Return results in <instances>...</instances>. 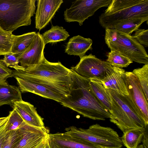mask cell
<instances>
[{"instance_id":"1","label":"cell","mask_w":148,"mask_h":148,"mask_svg":"<svg viewBox=\"0 0 148 148\" xmlns=\"http://www.w3.org/2000/svg\"><path fill=\"white\" fill-rule=\"evenodd\" d=\"M72 85L70 95L60 103L83 116L96 120L110 119L109 110L92 92L90 87V79L77 74L72 69Z\"/></svg>"},{"instance_id":"2","label":"cell","mask_w":148,"mask_h":148,"mask_svg":"<svg viewBox=\"0 0 148 148\" xmlns=\"http://www.w3.org/2000/svg\"><path fill=\"white\" fill-rule=\"evenodd\" d=\"M12 77H17L40 83L57 91L65 98L71 90V71L59 62H51L45 57L39 64L13 70Z\"/></svg>"},{"instance_id":"3","label":"cell","mask_w":148,"mask_h":148,"mask_svg":"<svg viewBox=\"0 0 148 148\" xmlns=\"http://www.w3.org/2000/svg\"><path fill=\"white\" fill-rule=\"evenodd\" d=\"M111 109L110 120L124 133L133 129H145L147 126L143 114L129 94L125 95L106 89Z\"/></svg>"},{"instance_id":"4","label":"cell","mask_w":148,"mask_h":148,"mask_svg":"<svg viewBox=\"0 0 148 148\" xmlns=\"http://www.w3.org/2000/svg\"><path fill=\"white\" fill-rule=\"evenodd\" d=\"M36 0H0V27L12 32L30 25L35 13Z\"/></svg>"},{"instance_id":"5","label":"cell","mask_w":148,"mask_h":148,"mask_svg":"<svg viewBox=\"0 0 148 148\" xmlns=\"http://www.w3.org/2000/svg\"><path fill=\"white\" fill-rule=\"evenodd\" d=\"M148 18V0H112L99 22L104 29L112 24L126 19Z\"/></svg>"},{"instance_id":"6","label":"cell","mask_w":148,"mask_h":148,"mask_svg":"<svg viewBox=\"0 0 148 148\" xmlns=\"http://www.w3.org/2000/svg\"><path fill=\"white\" fill-rule=\"evenodd\" d=\"M104 38L111 51H116L133 62L148 64V55L144 47L133 36L115 29H106Z\"/></svg>"},{"instance_id":"7","label":"cell","mask_w":148,"mask_h":148,"mask_svg":"<svg viewBox=\"0 0 148 148\" xmlns=\"http://www.w3.org/2000/svg\"><path fill=\"white\" fill-rule=\"evenodd\" d=\"M65 133L75 138L90 143L102 148H121L120 138L114 129L98 124L87 129L71 126L66 128Z\"/></svg>"},{"instance_id":"8","label":"cell","mask_w":148,"mask_h":148,"mask_svg":"<svg viewBox=\"0 0 148 148\" xmlns=\"http://www.w3.org/2000/svg\"><path fill=\"white\" fill-rule=\"evenodd\" d=\"M114 67L108 62L90 54L83 57L75 66L71 68L82 77L101 80L111 73Z\"/></svg>"},{"instance_id":"9","label":"cell","mask_w":148,"mask_h":148,"mask_svg":"<svg viewBox=\"0 0 148 148\" xmlns=\"http://www.w3.org/2000/svg\"><path fill=\"white\" fill-rule=\"evenodd\" d=\"M112 0H76L72 2L70 7L66 9L64 13L66 22L76 21L79 25L90 16H93L100 8L107 7Z\"/></svg>"},{"instance_id":"10","label":"cell","mask_w":148,"mask_h":148,"mask_svg":"<svg viewBox=\"0 0 148 148\" xmlns=\"http://www.w3.org/2000/svg\"><path fill=\"white\" fill-rule=\"evenodd\" d=\"M125 81L129 94L143 114L146 124L148 125V101L138 78L132 72H125Z\"/></svg>"},{"instance_id":"11","label":"cell","mask_w":148,"mask_h":148,"mask_svg":"<svg viewBox=\"0 0 148 148\" xmlns=\"http://www.w3.org/2000/svg\"><path fill=\"white\" fill-rule=\"evenodd\" d=\"M22 93L30 92L61 103L66 98L55 90L34 81L14 77Z\"/></svg>"},{"instance_id":"12","label":"cell","mask_w":148,"mask_h":148,"mask_svg":"<svg viewBox=\"0 0 148 148\" xmlns=\"http://www.w3.org/2000/svg\"><path fill=\"white\" fill-rule=\"evenodd\" d=\"M45 45L41 34L37 32L30 46L18 57L20 66L25 68L40 63L45 58Z\"/></svg>"},{"instance_id":"13","label":"cell","mask_w":148,"mask_h":148,"mask_svg":"<svg viewBox=\"0 0 148 148\" xmlns=\"http://www.w3.org/2000/svg\"><path fill=\"white\" fill-rule=\"evenodd\" d=\"M37 1L35 28L40 30L51 21L63 1L62 0H38Z\"/></svg>"},{"instance_id":"14","label":"cell","mask_w":148,"mask_h":148,"mask_svg":"<svg viewBox=\"0 0 148 148\" xmlns=\"http://www.w3.org/2000/svg\"><path fill=\"white\" fill-rule=\"evenodd\" d=\"M47 141L51 148H102L73 137L65 132L49 134Z\"/></svg>"},{"instance_id":"15","label":"cell","mask_w":148,"mask_h":148,"mask_svg":"<svg viewBox=\"0 0 148 148\" xmlns=\"http://www.w3.org/2000/svg\"><path fill=\"white\" fill-rule=\"evenodd\" d=\"M23 128L22 138L14 148H34L47 139L49 134L45 127L39 128L26 123Z\"/></svg>"},{"instance_id":"16","label":"cell","mask_w":148,"mask_h":148,"mask_svg":"<svg viewBox=\"0 0 148 148\" xmlns=\"http://www.w3.org/2000/svg\"><path fill=\"white\" fill-rule=\"evenodd\" d=\"M125 72L123 69L114 66V71L102 79H91L99 82L106 89L128 95L129 93L125 81Z\"/></svg>"},{"instance_id":"17","label":"cell","mask_w":148,"mask_h":148,"mask_svg":"<svg viewBox=\"0 0 148 148\" xmlns=\"http://www.w3.org/2000/svg\"><path fill=\"white\" fill-rule=\"evenodd\" d=\"M12 106L26 124L37 127H45L43 119L38 114L36 108L32 104L22 100L16 102Z\"/></svg>"},{"instance_id":"18","label":"cell","mask_w":148,"mask_h":148,"mask_svg":"<svg viewBox=\"0 0 148 148\" xmlns=\"http://www.w3.org/2000/svg\"><path fill=\"white\" fill-rule=\"evenodd\" d=\"M92 40L80 35L70 38L67 43L65 52L68 54L79 56L81 59L88 50L92 49Z\"/></svg>"},{"instance_id":"19","label":"cell","mask_w":148,"mask_h":148,"mask_svg":"<svg viewBox=\"0 0 148 148\" xmlns=\"http://www.w3.org/2000/svg\"><path fill=\"white\" fill-rule=\"evenodd\" d=\"M22 100L18 87L9 84L7 81L0 83V106L5 104L12 106Z\"/></svg>"},{"instance_id":"20","label":"cell","mask_w":148,"mask_h":148,"mask_svg":"<svg viewBox=\"0 0 148 148\" xmlns=\"http://www.w3.org/2000/svg\"><path fill=\"white\" fill-rule=\"evenodd\" d=\"M36 34L31 32L18 36L13 34L11 53L18 57L21 55L30 46Z\"/></svg>"},{"instance_id":"21","label":"cell","mask_w":148,"mask_h":148,"mask_svg":"<svg viewBox=\"0 0 148 148\" xmlns=\"http://www.w3.org/2000/svg\"><path fill=\"white\" fill-rule=\"evenodd\" d=\"M148 21V18L129 19L110 24L105 29H115L130 35L139 29L143 23Z\"/></svg>"},{"instance_id":"22","label":"cell","mask_w":148,"mask_h":148,"mask_svg":"<svg viewBox=\"0 0 148 148\" xmlns=\"http://www.w3.org/2000/svg\"><path fill=\"white\" fill-rule=\"evenodd\" d=\"M45 44L55 43L66 40L69 36L68 32L63 27L51 26V28L41 34Z\"/></svg>"},{"instance_id":"23","label":"cell","mask_w":148,"mask_h":148,"mask_svg":"<svg viewBox=\"0 0 148 148\" xmlns=\"http://www.w3.org/2000/svg\"><path fill=\"white\" fill-rule=\"evenodd\" d=\"M145 130L133 129L123 133L120 138L122 144L127 148H137L142 142Z\"/></svg>"},{"instance_id":"24","label":"cell","mask_w":148,"mask_h":148,"mask_svg":"<svg viewBox=\"0 0 148 148\" xmlns=\"http://www.w3.org/2000/svg\"><path fill=\"white\" fill-rule=\"evenodd\" d=\"M90 79L89 85L91 90L110 112L111 109V102L106 89L99 82Z\"/></svg>"},{"instance_id":"25","label":"cell","mask_w":148,"mask_h":148,"mask_svg":"<svg viewBox=\"0 0 148 148\" xmlns=\"http://www.w3.org/2000/svg\"><path fill=\"white\" fill-rule=\"evenodd\" d=\"M107 56L106 61L111 66L118 68L127 67L133 62L128 58L114 51L108 53Z\"/></svg>"},{"instance_id":"26","label":"cell","mask_w":148,"mask_h":148,"mask_svg":"<svg viewBox=\"0 0 148 148\" xmlns=\"http://www.w3.org/2000/svg\"><path fill=\"white\" fill-rule=\"evenodd\" d=\"M13 35L12 32L5 31L0 27V55L11 53Z\"/></svg>"},{"instance_id":"27","label":"cell","mask_w":148,"mask_h":148,"mask_svg":"<svg viewBox=\"0 0 148 148\" xmlns=\"http://www.w3.org/2000/svg\"><path fill=\"white\" fill-rule=\"evenodd\" d=\"M138 78L147 100L148 101V64L134 69L132 72Z\"/></svg>"},{"instance_id":"28","label":"cell","mask_w":148,"mask_h":148,"mask_svg":"<svg viewBox=\"0 0 148 148\" xmlns=\"http://www.w3.org/2000/svg\"><path fill=\"white\" fill-rule=\"evenodd\" d=\"M23 127L20 129L8 132L1 148H14L22 138L23 133Z\"/></svg>"},{"instance_id":"29","label":"cell","mask_w":148,"mask_h":148,"mask_svg":"<svg viewBox=\"0 0 148 148\" xmlns=\"http://www.w3.org/2000/svg\"><path fill=\"white\" fill-rule=\"evenodd\" d=\"M8 120V131L20 129L26 124L14 109L10 111Z\"/></svg>"},{"instance_id":"30","label":"cell","mask_w":148,"mask_h":148,"mask_svg":"<svg viewBox=\"0 0 148 148\" xmlns=\"http://www.w3.org/2000/svg\"><path fill=\"white\" fill-rule=\"evenodd\" d=\"M2 60L7 67L13 68L15 70H23L25 69V68L18 64L19 62L18 57L12 53L5 54Z\"/></svg>"},{"instance_id":"31","label":"cell","mask_w":148,"mask_h":148,"mask_svg":"<svg viewBox=\"0 0 148 148\" xmlns=\"http://www.w3.org/2000/svg\"><path fill=\"white\" fill-rule=\"evenodd\" d=\"M133 37L141 45L148 46V29H138L135 31Z\"/></svg>"},{"instance_id":"32","label":"cell","mask_w":148,"mask_h":148,"mask_svg":"<svg viewBox=\"0 0 148 148\" xmlns=\"http://www.w3.org/2000/svg\"><path fill=\"white\" fill-rule=\"evenodd\" d=\"M13 70L9 69L2 61L0 60V83L4 82L9 77H12Z\"/></svg>"},{"instance_id":"33","label":"cell","mask_w":148,"mask_h":148,"mask_svg":"<svg viewBox=\"0 0 148 148\" xmlns=\"http://www.w3.org/2000/svg\"><path fill=\"white\" fill-rule=\"evenodd\" d=\"M8 131V122L7 121L0 127V148H1L2 145L7 136Z\"/></svg>"},{"instance_id":"34","label":"cell","mask_w":148,"mask_h":148,"mask_svg":"<svg viewBox=\"0 0 148 148\" xmlns=\"http://www.w3.org/2000/svg\"><path fill=\"white\" fill-rule=\"evenodd\" d=\"M143 144L148 148V125L145 129L142 139Z\"/></svg>"},{"instance_id":"35","label":"cell","mask_w":148,"mask_h":148,"mask_svg":"<svg viewBox=\"0 0 148 148\" xmlns=\"http://www.w3.org/2000/svg\"><path fill=\"white\" fill-rule=\"evenodd\" d=\"M8 118V115L6 117L0 118V127L3 125L7 121Z\"/></svg>"},{"instance_id":"36","label":"cell","mask_w":148,"mask_h":148,"mask_svg":"<svg viewBox=\"0 0 148 148\" xmlns=\"http://www.w3.org/2000/svg\"><path fill=\"white\" fill-rule=\"evenodd\" d=\"M47 138L34 148H45Z\"/></svg>"},{"instance_id":"37","label":"cell","mask_w":148,"mask_h":148,"mask_svg":"<svg viewBox=\"0 0 148 148\" xmlns=\"http://www.w3.org/2000/svg\"><path fill=\"white\" fill-rule=\"evenodd\" d=\"M137 148H148L143 144L139 145Z\"/></svg>"},{"instance_id":"38","label":"cell","mask_w":148,"mask_h":148,"mask_svg":"<svg viewBox=\"0 0 148 148\" xmlns=\"http://www.w3.org/2000/svg\"><path fill=\"white\" fill-rule=\"evenodd\" d=\"M45 148H51L48 143L47 140L46 143Z\"/></svg>"}]
</instances>
